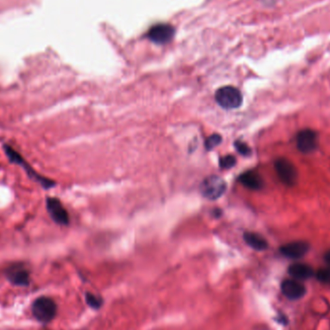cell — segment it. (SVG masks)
Returning a JSON list of instances; mask_svg holds the SVG:
<instances>
[{
    "label": "cell",
    "mask_w": 330,
    "mask_h": 330,
    "mask_svg": "<svg viewBox=\"0 0 330 330\" xmlns=\"http://www.w3.org/2000/svg\"><path fill=\"white\" fill-rule=\"evenodd\" d=\"M3 150H4V153L8 156L11 162L21 166L28 177L33 181H35L36 183H38L44 189H50V188L56 186V183L52 179H49L47 177L38 174L32 168L31 165L29 164L15 149H13L10 145H3Z\"/></svg>",
    "instance_id": "cell-1"
},
{
    "label": "cell",
    "mask_w": 330,
    "mask_h": 330,
    "mask_svg": "<svg viewBox=\"0 0 330 330\" xmlns=\"http://www.w3.org/2000/svg\"><path fill=\"white\" fill-rule=\"evenodd\" d=\"M31 310L36 320L43 323H48L55 318L57 306L54 300L51 298L41 297L33 302Z\"/></svg>",
    "instance_id": "cell-2"
},
{
    "label": "cell",
    "mask_w": 330,
    "mask_h": 330,
    "mask_svg": "<svg viewBox=\"0 0 330 330\" xmlns=\"http://www.w3.org/2000/svg\"><path fill=\"white\" fill-rule=\"evenodd\" d=\"M219 106L224 109H236L242 104L241 92L234 86H223L215 95Z\"/></svg>",
    "instance_id": "cell-3"
},
{
    "label": "cell",
    "mask_w": 330,
    "mask_h": 330,
    "mask_svg": "<svg viewBox=\"0 0 330 330\" xmlns=\"http://www.w3.org/2000/svg\"><path fill=\"white\" fill-rule=\"evenodd\" d=\"M227 188L225 181L217 175L207 177L200 186L202 195L209 200H217L222 196Z\"/></svg>",
    "instance_id": "cell-4"
},
{
    "label": "cell",
    "mask_w": 330,
    "mask_h": 330,
    "mask_svg": "<svg viewBox=\"0 0 330 330\" xmlns=\"http://www.w3.org/2000/svg\"><path fill=\"white\" fill-rule=\"evenodd\" d=\"M274 168L280 181L287 186H294L299 179V171L291 160L281 157L274 162Z\"/></svg>",
    "instance_id": "cell-5"
},
{
    "label": "cell",
    "mask_w": 330,
    "mask_h": 330,
    "mask_svg": "<svg viewBox=\"0 0 330 330\" xmlns=\"http://www.w3.org/2000/svg\"><path fill=\"white\" fill-rule=\"evenodd\" d=\"M46 206L49 215L56 224L61 226L69 225L70 223L69 214L59 199L54 197H48L46 200Z\"/></svg>",
    "instance_id": "cell-6"
},
{
    "label": "cell",
    "mask_w": 330,
    "mask_h": 330,
    "mask_svg": "<svg viewBox=\"0 0 330 330\" xmlns=\"http://www.w3.org/2000/svg\"><path fill=\"white\" fill-rule=\"evenodd\" d=\"M318 134L313 130H302L297 135V147L299 152L303 154H310L315 152L318 148Z\"/></svg>",
    "instance_id": "cell-7"
},
{
    "label": "cell",
    "mask_w": 330,
    "mask_h": 330,
    "mask_svg": "<svg viewBox=\"0 0 330 330\" xmlns=\"http://www.w3.org/2000/svg\"><path fill=\"white\" fill-rule=\"evenodd\" d=\"M309 248L308 242L299 240V241H293L282 245L279 249V251L286 258L297 260L304 257L309 251Z\"/></svg>",
    "instance_id": "cell-8"
},
{
    "label": "cell",
    "mask_w": 330,
    "mask_h": 330,
    "mask_svg": "<svg viewBox=\"0 0 330 330\" xmlns=\"http://www.w3.org/2000/svg\"><path fill=\"white\" fill-rule=\"evenodd\" d=\"M173 36H174V28L171 25L164 24V23L156 24L155 26H153L148 33L149 39L155 44H159V45H163L171 41Z\"/></svg>",
    "instance_id": "cell-9"
},
{
    "label": "cell",
    "mask_w": 330,
    "mask_h": 330,
    "mask_svg": "<svg viewBox=\"0 0 330 330\" xmlns=\"http://www.w3.org/2000/svg\"><path fill=\"white\" fill-rule=\"evenodd\" d=\"M282 294L291 300L302 299L306 295V288L295 279H286L281 284Z\"/></svg>",
    "instance_id": "cell-10"
},
{
    "label": "cell",
    "mask_w": 330,
    "mask_h": 330,
    "mask_svg": "<svg viewBox=\"0 0 330 330\" xmlns=\"http://www.w3.org/2000/svg\"><path fill=\"white\" fill-rule=\"evenodd\" d=\"M238 182L251 190H260L264 187V180L254 170H249L238 177Z\"/></svg>",
    "instance_id": "cell-11"
},
{
    "label": "cell",
    "mask_w": 330,
    "mask_h": 330,
    "mask_svg": "<svg viewBox=\"0 0 330 330\" xmlns=\"http://www.w3.org/2000/svg\"><path fill=\"white\" fill-rule=\"evenodd\" d=\"M7 278L15 286L26 287L30 283V276L28 270L18 267H14L8 270Z\"/></svg>",
    "instance_id": "cell-12"
},
{
    "label": "cell",
    "mask_w": 330,
    "mask_h": 330,
    "mask_svg": "<svg viewBox=\"0 0 330 330\" xmlns=\"http://www.w3.org/2000/svg\"><path fill=\"white\" fill-rule=\"evenodd\" d=\"M288 272L293 278L298 279V280L310 279L315 274L313 268L306 264H301V263H296L291 265L288 268Z\"/></svg>",
    "instance_id": "cell-13"
},
{
    "label": "cell",
    "mask_w": 330,
    "mask_h": 330,
    "mask_svg": "<svg viewBox=\"0 0 330 330\" xmlns=\"http://www.w3.org/2000/svg\"><path fill=\"white\" fill-rule=\"evenodd\" d=\"M243 238L248 246L253 248L254 250L264 251L268 249V243L267 239L260 234L254 232H245L243 235Z\"/></svg>",
    "instance_id": "cell-14"
},
{
    "label": "cell",
    "mask_w": 330,
    "mask_h": 330,
    "mask_svg": "<svg viewBox=\"0 0 330 330\" xmlns=\"http://www.w3.org/2000/svg\"><path fill=\"white\" fill-rule=\"evenodd\" d=\"M85 299H86L87 304L93 309H100L103 306V299L95 296L91 293H86Z\"/></svg>",
    "instance_id": "cell-15"
},
{
    "label": "cell",
    "mask_w": 330,
    "mask_h": 330,
    "mask_svg": "<svg viewBox=\"0 0 330 330\" xmlns=\"http://www.w3.org/2000/svg\"><path fill=\"white\" fill-rule=\"evenodd\" d=\"M221 141H222V137L220 134H215L209 136L207 138L206 143H205L207 151L213 150L214 148H216L217 146L220 144Z\"/></svg>",
    "instance_id": "cell-16"
},
{
    "label": "cell",
    "mask_w": 330,
    "mask_h": 330,
    "mask_svg": "<svg viewBox=\"0 0 330 330\" xmlns=\"http://www.w3.org/2000/svg\"><path fill=\"white\" fill-rule=\"evenodd\" d=\"M236 162H237V159L234 155H224V156L220 157V159H219V166L222 169H230L235 166Z\"/></svg>",
    "instance_id": "cell-17"
},
{
    "label": "cell",
    "mask_w": 330,
    "mask_h": 330,
    "mask_svg": "<svg viewBox=\"0 0 330 330\" xmlns=\"http://www.w3.org/2000/svg\"><path fill=\"white\" fill-rule=\"evenodd\" d=\"M316 277L322 283H330V267L320 268L316 272Z\"/></svg>",
    "instance_id": "cell-18"
},
{
    "label": "cell",
    "mask_w": 330,
    "mask_h": 330,
    "mask_svg": "<svg viewBox=\"0 0 330 330\" xmlns=\"http://www.w3.org/2000/svg\"><path fill=\"white\" fill-rule=\"evenodd\" d=\"M235 147L240 155H243V156H248V155H251V148L246 143L237 140L235 142Z\"/></svg>",
    "instance_id": "cell-19"
},
{
    "label": "cell",
    "mask_w": 330,
    "mask_h": 330,
    "mask_svg": "<svg viewBox=\"0 0 330 330\" xmlns=\"http://www.w3.org/2000/svg\"><path fill=\"white\" fill-rule=\"evenodd\" d=\"M323 260H324V262L327 264V266L330 267V249L329 250H327V251L324 253V255H323Z\"/></svg>",
    "instance_id": "cell-20"
}]
</instances>
